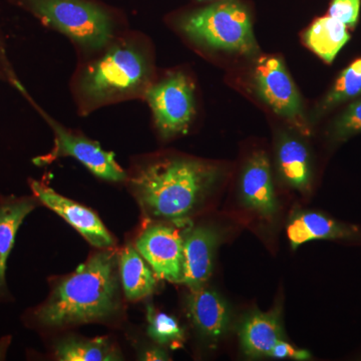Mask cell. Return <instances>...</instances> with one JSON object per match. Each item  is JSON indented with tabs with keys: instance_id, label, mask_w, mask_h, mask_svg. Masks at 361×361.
<instances>
[{
	"instance_id": "6da1fadb",
	"label": "cell",
	"mask_w": 361,
	"mask_h": 361,
	"mask_svg": "<svg viewBox=\"0 0 361 361\" xmlns=\"http://www.w3.org/2000/svg\"><path fill=\"white\" fill-rule=\"evenodd\" d=\"M118 252L99 249L52 287L47 300L26 316L40 329L104 322L121 310Z\"/></svg>"
},
{
	"instance_id": "7a4b0ae2",
	"label": "cell",
	"mask_w": 361,
	"mask_h": 361,
	"mask_svg": "<svg viewBox=\"0 0 361 361\" xmlns=\"http://www.w3.org/2000/svg\"><path fill=\"white\" fill-rule=\"evenodd\" d=\"M221 178L222 170L216 164L166 156L137 166L128 180L147 217L184 224L204 205Z\"/></svg>"
},
{
	"instance_id": "3957f363",
	"label": "cell",
	"mask_w": 361,
	"mask_h": 361,
	"mask_svg": "<svg viewBox=\"0 0 361 361\" xmlns=\"http://www.w3.org/2000/svg\"><path fill=\"white\" fill-rule=\"evenodd\" d=\"M154 82V66L146 42L137 33L116 35L87 58L71 82L80 115L129 99H144Z\"/></svg>"
},
{
	"instance_id": "277c9868",
	"label": "cell",
	"mask_w": 361,
	"mask_h": 361,
	"mask_svg": "<svg viewBox=\"0 0 361 361\" xmlns=\"http://www.w3.org/2000/svg\"><path fill=\"white\" fill-rule=\"evenodd\" d=\"M44 25L66 35L82 54L102 51L116 35L115 18L90 0H14Z\"/></svg>"
},
{
	"instance_id": "5b68a950",
	"label": "cell",
	"mask_w": 361,
	"mask_h": 361,
	"mask_svg": "<svg viewBox=\"0 0 361 361\" xmlns=\"http://www.w3.org/2000/svg\"><path fill=\"white\" fill-rule=\"evenodd\" d=\"M179 28L188 39L207 49L246 56L258 51L250 14L238 0H218L185 14Z\"/></svg>"
},
{
	"instance_id": "8992f818",
	"label": "cell",
	"mask_w": 361,
	"mask_h": 361,
	"mask_svg": "<svg viewBox=\"0 0 361 361\" xmlns=\"http://www.w3.org/2000/svg\"><path fill=\"white\" fill-rule=\"evenodd\" d=\"M144 99L149 104L156 129L165 140L186 134L196 116L194 82L183 71L154 80Z\"/></svg>"
},
{
	"instance_id": "52a82bcc",
	"label": "cell",
	"mask_w": 361,
	"mask_h": 361,
	"mask_svg": "<svg viewBox=\"0 0 361 361\" xmlns=\"http://www.w3.org/2000/svg\"><path fill=\"white\" fill-rule=\"evenodd\" d=\"M25 97L44 118L54 135V147L51 152L47 155L35 158L33 160L35 165H49L59 158L71 157L82 164L90 173L99 179L116 183L123 182L128 179L127 173L116 163L113 153L104 151L99 142L87 139L80 133L68 129L56 122L33 101L30 94H26Z\"/></svg>"
},
{
	"instance_id": "ba28073f",
	"label": "cell",
	"mask_w": 361,
	"mask_h": 361,
	"mask_svg": "<svg viewBox=\"0 0 361 361\" xmlns=\"http://www.w3.org/2000/svg\"><path fill=\"white\" fill-rule=\"evenodd\" d=\"M252 85L257 96L276 115L303 134L310 133L303 103L283 61L277 56H261L252 68Z\"/></svg>"
},
{
	"instance_id": "9c48e42d",
	"label": "cell",
	"mask_w": 361,
	"mask_h": 361,
	"mask_svg": "<svg viewBox=\"0 0 361 361\" xmlns=\"http://www.w3.org/2000/svg\"><path fill=\"white\" fill-rule=\"evenodd\" d=\"M159 222L144 229L135 247L154 271L158 279L180 283L184 277V231L186 226Z\"/></svg>"
},
{
	"instance_id": "30bf717a",
	"label": "cell",
	"mask_w": 361,
	"mask_h": 361,
	"mask_svg": "<svg viewBox=\"0 0 361 361\" xmlns=\"http://www.w3.org/2000/svg\"><path fill=\"white\" fill-rule=\"evenodd\" d=\"M33 196L42 205L61 216L97 249H113L116 240L94 211L70 200L40 180H28Z\"/></svg>"
},
{
	"instance_id": "8fae6325",
	"label": "cell",
	"mask_w": 361,
	"mask_h": 361,
	"mask_svg": "<svg viewBox=\"0 0 361 361\" xmlns=\"http://www.w3.org/2000/svg\"><path fill=\"white\" fill-rule=\"evenodd\" d=\"M239 195L243 206L261 218L270 220L276 215L278 202L269 158L265 152H255L244 164Z\"/></svg>"
},
{
	"instance_id": "7c38bea8",
	"label": "cell",
	"mask_w": 361,
	"mask_h": 361,
	"mask_svg": "<svg viewBox=\"0 0 361 361\" xmlns=\"http://www.w3.org/2000/svg\"><path fill=\"white\" fill-rule=\"evenodd\" d=\"M221 235L209 226L186 227L184 231V277L189 290L206 286L212 275Z\"/></svg>"
},
{
	"instance_id": "4fadbf2b",
	"label": "cell",
	"mask_w": 361,
	"mask_h": 361,
	"mask_svg": "<svg viewBox=\"0 0 361 361\" xmlns=\"http://www.w3.org/2000/svg\"><path fill=\"white\" fill-rule=\"evenodd\" d=\"M187 312L198 334L207 341L217 343L228 334L231 324V310L218 292L204 286L190 290Z\"/></svg>"
},
{
	"instance_id": "5bb4252c",
	"label": "cell",
	"mask_w": 361,
	"mask_h": 361,
	"mask_svg": "<svg viewBox=\"0 0 361 361\" xmlns=\"http://www.w3.org/2000/svg\"><path fill=\"white\" fill-rule=\"evenodd\" d=\"M293 250L315 240H361V228L339 222L313 211H297L286 226Z\"/></svg>"
},
{
	"instance_id": "9a60e30c",
	"label": "cell",
	"mask_w": 361,
	"mask_h": 361,
	"mask_svg": "<svg viewBox=\"0 0 361 361\" xmlns=\"http://www.w3.org/2000/svg\"><path fill=\"white\" fill-rule=\"evenodd\" d=\"M238 336L244 355L250 358L268 357L271 349L284 337L279 308L249 312L240 322Z\"/></svg>"
},
{
	"instance_id": "2e32d148",
	"label": "cell",
	"mask_w": 361,
	"mask_h": 361,
	"mask_svg": "<svg viewBox=\"0 0 361 361\" xmlns=\"http://www.w3.org/2000/svg\"><path fill=\"white\" fill-rule=\"evenodd\" d=\"M39 204L35 196H0V300H6L9 296L7 260L16 243V235L23 221Z\"/></svg>"
},
{
	"instance_id": "e0dca14e",
	"label": "cell",
	"mask_w": 361,
	"mask_h": 361,
	"mask_svg": "<svg viewBox=\"0 0 361 361\" xmlns=\"http://www.w3.org/2000/svg\"><path fill=\"white\" fill-rule=\"evenodd\" d=\"M276 167L286 186L306 193L310 189L312 170L310 153L300 140L288 133H280L276 144Z\"/></svg>"
},
{
	"instance_id": "ac0fdd59",
	"label": "cell",
	"mask_w": 361,
	"mask_h": 361,
	"mask_svg": "<svg viewBox=\"0 0 361 361\" xmlns=\"http://www.w3.org/2000/svg\"><path fill=\"white\" fill-rule=\"evenodd\" d=\"M118 269L127 300L140 301L155 292V273L135 246L129 244L118 252Z\"/></svg>"
},
{
	"instance_id": "d6986e66",
	"label": "cell",
	"mask_w": 361,
	"mask_h": 361,
	"mask_svg": "<svg viewBox=\"0 0 361 361\" xmlns=\"http://www.w3.org/2000/svg\"><path fill=\"white\" fill-rule=\"evenodd\" d=\"M349 40L348 26L331 16L318 18L304 33V42L322 59L331 63Z\"/></svg>"
},
{
	"instance_id": "ffe728a7",
	"label": "cell",
	"mask_w": 361,
	"mask_h": 361,
	"mask_svg": "<svg viewBox=\"0 0 361 361\" xmlns=\"http://www.w3.org/2000/svg\"><path fill=\"white\" fill-rule=\"evenodd\" d=\"M54 357L59 361H118L123 356L106 337L85 339L68 337L54 345Z\"/></svg>"
},
{
	"instance_id": "44dd1931",
	"label": "cell",
	"mask_w": 361,
	"mask_h": 361,
	"mask_svg": "<svg viewBox=\"0 0 361 361\" xmlns=\"http://www.w3.org/2000/svg\"><path fill=\"white\" fill-rule=\"evenodd\" d=\"M361 94V59H356L342 71L341 77L318 104L316 116L324 115L338 104L355 99Z\"/></svg>"
},
{
	"instance_id": "7402d4cb",
	"label": "cell",
	"mask_w": 361,
	"mask_h": 361,
	"mask_svg": "<svg viewBox=\"0 0 361 361\" xmlns=\"http://www.w3.org/2000/svg\"><path fill=\"white\" fill-rule=\"evenodd\" d=\"M147 322L149 336L159 345L174 349L184 345L185 330L173 316L157 310L153 304H148Z\"/></svg>"
},
{
	"instance_id": "603a6c76",
	"label": "cell",
	"mask_w": 361,
	"mask_h": 361,
	"mask_svg": "<svg viewBox=\"0 0 361 361\" xmlns=\"http://www.w3.org/2000/svg\"><path fill=\"white\" fill-rule=\"evenodd\" d=\"M361 133V99L349 104L332 126V137L337 141Z\"/></svg>"
},
{
	"instance_id": "cb8c5ba5",
	"label": "cell",
	"mask_w": 361,
	"mask_h": 361,
	"mask_svg": "<svg viewBox=\"0 0 361 361\" xmlns=\"http://www.w3.org/2000/svg\"><path fill=\"white\" fill-rule=\"evenodd\" d=\"M360 0H332L329 7V16L342 25L353 27L358 20Z\"/></svg>"
},
{
	"instance_id": "d4e9b609",
	"label": "cell",
	"mask_w": 361,
	"mask_h": 361,
	"mask_svg": "<svg viewBox=\"0 0 361 361\" xmlns=\"http://www.w3.org/2000/svg\"><path fill=\"white\" fill-rule=\"evenodd\" d=\"M268 357L276 358V360H293L299 361L310 360L311 355L306 349L297 348L289 342L281 339L271 349Z\"/></svg>"
},
{
	"instance_id": "484cf974",
	"label": "cell",
	"mask_w": 361,
	"mask_h": 361,
	"mask_svg": "<svg viewBox=\"0 0 361 361\" xmlns=\"http://www.w3.org/2000/svg\"><path fill=\"white\" fill-rule=\"evenodd\" d=\"M13 73V66L11 65L8 59H7L6 45L0 39V80H6L9 84Z\"/></svg>"
},
{
	"instance_id": "4316f807",
	"label": "cell",
	"mask_w": 361,
	"mask_h": 361,
	"mask_svg": "<svg viewBox=\"0 0 361 361\" xmlns=\"http://www.w3.org/2000/svg\"><path fill=\"white\" fill-rule=\"evenodd\" d=\"M140 360L145 361H164L171 360V358L167 351L164 350L163 348H153L147 349V350L145 351L144 353H142V355L141 356V358H140Z\"/></svg>"
},
{
	"instance_id": "83f0119b",
	"label": "cell",
	"mask_w": 361,
	"mask_h": 361,
	"mask_svg": "<svg viewBox=\"0 0 361 361\" xmlns=\"http://www.w3.org/2000/svg\"><path fill=\"white\" fill-rule=\"evenodd\" d=\"M13 337L6 336L0 338V361L6 360L7 351L11 346Z\"/></svg>"
},
{
	"instance_id": "f1b7e54d",
	"label": "cell",
	"mask_w": 361,
	"mask_h": 361,
	"mask_svg": "<svg viewBox=\"0 0 361 361\" xmlns=\"http://www.w3.org/2000/svg\"><path fill=\"white\" fill-rule=\"evenodd\" d=\"M199 1H204V0H199Z\"/></svg>"
}]
</instances>
